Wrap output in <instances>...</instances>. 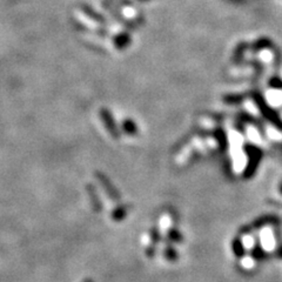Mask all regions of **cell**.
Masks as SVG:
<instances>
[{
    "label": "cell",
    "instance_id": "obj_4",
    "mask_svg": "<svg viewBox=\"0 0 282 282\" xmlns=\"http://www.w3.org/2000/svg\"><path fill=\"white\" fill-rule=\"evenodd\" d=\"M131 42V38L127 33H120L114 38V45L118 50H125Z\"/></svg>",
    "mask_w": 282,
    "mask_h": 282
},
{
    "label": "cell",
    "instance_id": "obj_3",
    "mask_svg": "<svg viewBox=\"0 0 282 282\" xmlns=\"http://www.w3.org/2000/svg\"><path fill=\"white\" fill-rule=\"evenodd\" d=\"M86 191H87L88 197H90L92 208H93L94 212L99 213V212L103 210V204H101V200L99 199V195H98L96 187L91 185V183H88V185L86 186Z\"/></svg>",
    "mask_w": 282,
    "mask_h": 282
},
{
    "label": "cell",
    "instance_id": "obj_6",
    "mask_svg": "<svg viewBox=\"0 0 282 282\" xmlns=\"http://www.w3.org/2000/svg\"><path fill=\"white\" fill-rule=\"evenodd\" d=\"M128 206H118L115 210L112 211L111 213V219L114 221H121L124 220L127 215Z\"/></svg>",
    "mask_w": 282,
    "mask_h": 282
},
{
    "label": "cell",
    "instance_id": "obj_8",
    "mask_svg": "<svg viewBox=\"0 0 282 282\" xmlns=\"http://www.w3.org/2000/svg\"><path fill=\"white\" fill-rule=\"evenodd\" d=\"M82 282H93V280H92V279H85Z\"/></svg>",
    "mask_w": 282,
    "mask_h": 282
},
{
    "label": "cell",
    "instance_id": "obj_1",
    "mask_svg": "<svg viewBox=\"0 0 282 282\" xmlns=\"http://www.w3.org/2000/svg\"><path fill=\"white\" fill-rule=\"evenodd\" d=\"M96 176H97L98 181L100 182L101 187H103V189L106 192V194L108 195V198L111 199L112 201L118 202L119 200H120V194H119V192L116 191L114 185L111 182V180L108 179V176H107L106 174L101 173V172H97Z\"/></svg>",
    "mask_w": 282,
    "mask_h": 282
},
{
    "label": "cell",
    "instance_id": "obj_5",
    "mask_svg": "<svg viewBox=\"0 0 282 282\" xmlns=\"http://www.w3.org/2000/svg\"><path fill=\"white\" fill-rule=\"evenodd\" d=\"M82 12H84V13L87 15V17H90L91 20L97 21V23H99V24L105 23L104 18L101 17V15L98 13V12L94 11L93 8L90 7V6H88V5H82Z\"/></svg>",
    "mask_w": 282,
    "mask_h": 282
},
{
    "label": "cell",
    "instance_id": "obj_7",
    "mask_svg": "<svg viewBox=\"0 0 282 282\" xmlns=\"http://www.w3.org/2000/svg\"><path fill=\"white\" fill-rule=\"evenodd\" d=\"M122 130H124L127 136H136L138 133V127L136 122L131 120V119H126V120L122 121Z\"/></svg>",
    "mask_w": 282,
    "mask_h": 282
},
{
    "label": "cell",
    "instance_id": "obj_2",
    "mask_svg": "<svg viewBox=\"0 0 282 282\" xmlns=\"http://www.w3.org/2000/svg\"><path fill=\"white\" fill-rule=\"evenodd\" d=\"M99 114L101 121H103V124L105 125L107 132L111 134V137L118 139V138L120 137V132H119V128L116 126V122L114 120V118H113L111 111L107 108H101Z\"/></svg>",
    "mask_w": 282,
    "mask_h": 282
}]
</instances>
